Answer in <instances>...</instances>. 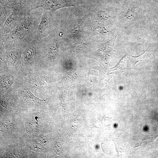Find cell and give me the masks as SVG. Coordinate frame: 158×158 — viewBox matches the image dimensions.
I'll return each instance as SVG.
<instances>
[{
	"label": "cell",
	"mask_w": 158,
	"mask_h": 158,
	"mask_svg": "<svg viewBox=\"0 0 158 158\" xmlns=\"http://www.w3.org/2000/svg\"><path fill=\"white\" fill-rule=\"evenodd\" d=\"M41 18L29 12L21 22L5 36L0 37L3 42L14 44L32 42L40 38L38 31ZM41 39V38H40Z\"/></svg>",
	"instance_id": "6da1fadb"
},
{
	"label": "cell",
	"mask_w": 158,
	"mask_h": 158,
	"mask_svg": "<svg viewBox=\"0 0 158 158\" xmlns=\"http://www.w3.org/2000/svg\"><path fill=\"white\" fill-rule=\"evenodd\" d=\"M31 11L24 8H15L0 28V37L6 35L19 24L27 14Z\"/></svg>",
	"instance_id": "7a4b0ae2"
},
{
	"label": "cell",
	"mask_w": 158,
	"mask_h": 158,
	"mask_svg": "<svg viewBox=\"0 0 158 158\" xmlns=\"http://www.w3.org/2000/svg\"><path fill=\"white\" fill-rule=\"evenodd\" d=\"M71 6L67 0H35L32 10L40 8L51 12L65 7Z\"/></svg>",
	"instance_id": "3957f363"
},
{
	"label": "cell",
	"mask_w": 158,
	"mask_h": 158,
	"mask_svg": "<svg viewBox=\"0 0 158 158\" xmlns=\"http://www.w3.org/2000/svg\"><path fill=\"white\" fill-rule=\"evenodd\" d=\"M52 13L43 9L38 28L39 35L42 39L50 35L52 28L51 14Z\"/></svg>",
	"instance_id": "277c9868"
},
{
	"label": "cell",
	"mask_w": 158,
	"mask_h": 158,
	"mask_svg": "<svg viewBox=\"0 0 158 158\" xmlns=\"http://www.w3.org/2000/svg\"><path fill=\"white\" fill-rule=\"evenodd\" d=\"M34 0H0V5L6 6L13 10L15 8H24L32 10Z\"/></svg>",
	"instance_id": "5b68a950"
},
{
	"label": "cell",
	"mask_w": 158,
	"mask_h": 158,
	"mask_svg": "<svg viewBox=\"0 0 158 158\" xmlns=\"http://www.w3.org/2000/svg\"><path fill=\"white\" fill-rule=\"evenodd\" d=\"M13 10L4 5H0V28L11 14Z\"/></svg>",
	"instance_id": "8992f818"
},
{
	"label": "cell",
	"mask_w": 158,
	"mask_h": 158,
	"mask_svg": "<svg viewBox=\"0 0 158 158\" xmlns=\"http://www.w3.org/2000/svg\"><path fill=\"white\" fill-rule=\"evenodd\" d=\"M138 9L134 8L129 10L126 14L125 18L127 19L132 20L136 18Z\"/></svg>",
	"instance_id": "52a82bcc"
},
{
	"label": "cell",
	"mask_w": 158,
	"mask_h": 158,
	"mask_svg": "<svg viewBox=\"0 0 158 158\" xmlns=\"http://www.w3.org/2000/svg\"><path fill=\"white\" fill-rule=\"evenodd\" d=\"M98 14L99 17L101 18L104 19L108 18L109 16L107 13L104 11H100L97 12Z\"/></svg>",
	"instance_id": "ba28073f"
}]
</instances>
